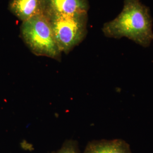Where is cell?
<instances>
[{
    "mask_svg": "<svg viewBox=\"0 0 153 153\" xmlns=\"http://www.w3.org/2000/svg\"><path fill=\"white\" fill-rule=\"evenodd\" d=\"M56 153H78L75 143L72 141L66 142L60 149Z\"/></svg>",
    "mask_w": 153,
    "mask_h": 153,
    "instance_id": "cell-7",
    "label": "cell"
},
{
    "mask_svg": "<svg viewBox=\"0 0 153 153\" xmlns=\"http://www.w3.org/2000/svg\"><path fill=\"white\" fill-rule=\"evenodd\" d=\"M152 23L149 8L140 0H124L123 10L114 19L104 23L102 31L106 37H126L148 47L153 40Z\"/></svg>",
    "mask_w": 153,
    "mask_h": 153,
    "instance_id": "cell-1",
    "label": "cell"
},
{
    "mask_svg": "<svg viewBox=\"0 0 153 153\" xmlns=\"http://www.w3.org/2000/svg\"><path fill=\"white\" fill-rule=\"evenodd\" d=\"M45 15L49 19L56 43L61 53H69L85 38L88 33V13Z\"/></svg>",
    "mask_w": 153,
    "mask_h": 153,
    "instance_id": "cell-3",
    "label": "cell"
},
{
    "mask_svg": "<svg viewBox=\"0 0 153 153\" xmlns=\"http://www.w3.org/2000/svg\"><path fill=\"white\" fill-rule=\"evenodd\" d=\"M21 34L25 43L34 55L60 60L62 53L49 19L44 14L22 22Z\"/></svg>",
    "mask_w": 153,
    "mask_h": 153,
    "instance_id": "cell-2",
    "label": "cell"
},
{
    "mask_svg": "<svg viewBox=\"0 0 153 153\" xmlns=\"http://www.w3.org/2000/svg\"><path fill=\"white\" fill-rule=\"evenodd\" d=\"M84 153H131L129 146L121 140L90 143Z\"/></svg>",
    "mask_w": 153,
    "mask_h": 153,
    "instance_id": "cell-6",
    "label": "cell"
},
{
    "mask_svg": "<svg viewBox=\"0 0 153 153\" xmlns=\"http://www.w3.org/2000/svg\"><path fill=\"white\" fill-rule=\"evenodd\" d=\"M9 9L22 21H27L34 16L44 14L45 0H11Z\"/></svg>",
    "mask_w": 153,
    "mask_h": 153,
    "instance_id": "cell-5",
    "label": "cell"
},
{
    "mask_svg": "<svg viewBox=\"0 0 153 153\" xmlns=\"http://www.w3.org/2000/svg\"><path fill=\"white\" fill-rule=\"evenodd\" d=\"M88 0H45L44 14L74 15L88 13Z\"/></svg>",
    "mask_w": 153,
    "mask_h": 153,
    "instance_id": "cell-4",
    "label": "cell"
}]
</instances>
